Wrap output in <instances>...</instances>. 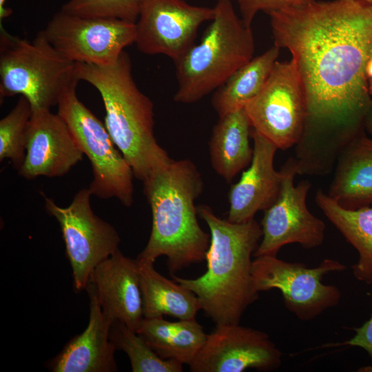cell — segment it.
I'll list each match as a JSON object with an SVG mask.
<instances>
[{"instance_id":"6da1fadb","label":"cell","mask_w":372,"mask_h":372,"mask_svg":"<svg viewBox=\"0 0 372 372\" xmlns=\"http://www.w3.org/2000/svg\"><path fill=\"white\" fill-rule=\"evenodd\" d=\"M274 45L292 55L304 86L305 134L364 133L371 102L365 68L372 55V4L314 1L267 13Z\"/></svg>"},{"instance_id":"7a4b0ae2","label":"cell","mask_w":372,"mask_h":372,"mask_svg":"<svg viewBox=\"0 0 372 372\" xmlns=\"http://www.w3.org/2000/svg\"><path fill=\"white\" fill-rule=\"evenodd\" d=\"M197 212L210 231L207 270L194 279L172 277L195 293L200 309L216 324H238L259 296L253 286L251 256L262 238L261 225L254 218L240 223L222 219L206 205H198Z\"/></svg>"},{"instance_id":"3957f363","label":"cell","mask_w":372,"mask_h":372,"mask_svg":"<svg viewBox=\"0 0 372 372\" xmlns=\"http://www.w3.org/2000/svg\"><path fill=\"white\" fill-rule=\"evenodd\" d=\"M143 183L152 224L148 242L136 259L154 263L165 256L172 276L205 260L211 236L197 219L194 202L204 183L194 163L189 159H172Z\"/></svg>"},{"instance_id":"277c9868","label":"cell","mask_w":372,"mask_h":372,"mask_svg":"<svg viewBox=\"0 0 372 372\" xmlns=\"http://www.w3.org/2000/svg\"><path fill=\"white\" fill-rule=\"evenodd\" d=\"M75 74L99 92L105 125L136 178L145 181L172 160L155 138L153 103L136 85L125 51L109 65L75 63Z\"/></svg>"},{"instance_id":"5b68a950","label":"cell","mask_w":372,"mask_h":372,"mask_svg":"<svg viewBox=\"0 0 372 372\" xmlns=\"http://www.w3.org/2000/svg\"><path fill=\"white\" fill-rule=\"evenodd\" d=\"M214 17L198 44L175 61L174 101L192 103L217 90L253 59L254 40L231 0H216Z\"/></svg>"},{"instance_id":"8992f818","label":"cell","mask_w":372,"mask_h":372,"mask_svg":"<svg viewBox=\"0 0 372 372\" xmlns=\"http://www.w3.org/2000/svg\"><path fill=\"white\" fill-rule=\"evenodd\" d=\"M79 81L75 63L63 57L43 30L31 41L1 28L0 98L23 96L32 110H50L70 85Z\"/></svg>"},{"instance_id":"52a82bcc","label":"cell","mask_w":372,"mask_h":372,"mask_svg":"<svg viewBox=\"0 0 372 372\" xmlns=\"http://www.w3.org/2000/svg\"><path fill=\"white\" fill-rule=\"evenodd\" d=\"M75 83L59 97L57 114L89 159L93 180L88 189L102 199L117 198L124 206L133 203L132 167L114 144L103 124L78 98Z\"/></svg>"},{"instance_id":"ba28073f","label":"cell","mask_w":372,"mask_h":372,"mask_svg":"<svg viewBox=\"0 0 372 372\" xmlns=\"http://www.w3.org/2000/svg\"><path fill=\"white\" fill-rule=\"evenodd\" d=\"M255 258L251 275L256 291L279 289L285 307L299 320H313L339 304L342 297L340 289L335 285L323 284L322 280L330 272L344 271V264L326 258L316 267L309 268L304 263L286 262L277 256Z\"/></svg>"},{"instance_id":"9c48e42d","label":"cell","mask_w":372,"mask_h":372,"mask_svg":"<svg viewBox=\"0 0 372 372\" xmlns=\"http://www.w3.org/2000/svg\"><path fill=\"white\" fill-rule=\"evenodd\" d=\"M251 127L278 149L297 144L307 118L304 86L293 59L276 61L260 92L244 107Z\"/></svg>"},{"instance_id":"30bf717a","label":"cell","mask_w":372,"mask_h":372,"mask_svg":"<svg viewBox=\"0 0 372 372\" xmlns=\"http://www.w3.org/2000/svg\"><path fill=\"white\" fill-rule=\"evenodd\" d=\"M91 195L88 188L82 189L65 207L43 196L48 214L61 227L76 292L85 290L94 268L118 249L121 242L115 228L92 211Z\"/></svg>"},{"instance_id":"8fae6325","label":"cell","mask_w":372,"mask_h":372,"mask_svg":"<svg viewBox=\"0 0 372 372\" xmlns=\"http://www.w3.org/2000/svg\"><path fill=\"white\" fill-rule=\"evenodd\" d=\"M43 32L52 45L74 63L105 66L115 63L134 43V23L84 17L60 10Z\"/></svg>"},{"instance_id":"7c38bea8","label":"cell","mask_w":372,"mask_h":372,"mask_svg":"<svg viewBox=\"0 0 372 372\" xmlns=\"http://www.w3.org/2000/svg\"><path fill=\"white\" fill-rule=\"evenodd\" d=\"M281 169L280 193L264 211L260 223L262 236L254 257L277 256L283 246L292 243L313 249L324 239L325 224L309 211L306 204L311 183L303 180L294 185V177L298 174L295 158H289Z\"/></svg>"},{"instance_id":"4fadbf2b","label":"cell","mask_w":372,"mask_h":372,"mask_svg":"<svg viewBox=\"0 0 372 372\" xmlns=\"http://www.w3.org/2000/svg\"><path fill=\"white\" fill-rule=\"evenodd\" d=\"M214 17V7L184 0H143L134 43L143 54H163L175 62L195 44L200 26Z\"/></svg>"},{"instance_id":"5bb4252c","label":"cell","mask_w":372,"mask_h":372,"mask_svg":"<svg viewBox=\"0 0 372 372\" xmlns=\"http://www.w3.org/2000/svg\"><path fill=\"white\" fill-rule=\"evenodd\" d=\"M282 355L265 332L239 323L220 324L189 366L193 372L271 371L280 366Z\"/></svg>"},{"instance_id":"9a60e30c","label":"cell","mask_w":372,"mask_h":372,"mask_svg":"<svg viewBox=\"0 0 372 372\" xmlns=\"http://www.w3.org/2000/svg\"><path fill=\"white\" fill-rule=\"evenodd\" d=\"M25 149L19 174L28 180L41 176H64L83 156L65 123L50 110L33 111L27 130Z\"/></svg>"},{"instance_id":"2e32d148","label":"cell","mask_w":372,"mask_h":372,"mask_svg":"<svg viewBox=\"0 0 372 372\" xmlns=\"http://www.w3.org/2000/svg\"><path fill=\"white\" fill-rule=\"evenodd\" d=\"M87 284L106 316L136 331L144 318L137 259L125 256L118 249L94 268Z\"/></svg>"},{"instance_id":"e0dca14e","label":"cell","mask_w":372,"mask_h":372,"mask_svg":"<svg viewBox=\"0 0 372 372\" xmlns=\"http://www.w3.org/2000/svg\"><path fill=\"white\" fill-rule=\"evenodd\" d=\"M253 156L249 167L240 180L230 187L227 220L245 223L254 218L259 211H265L276 200L281 188L283 173L276 171L273 161L277 147L255 130Z\"/></svg>"},{"instance_id":"ac0fdd59","label":"cell","mask_w":372,"mask_h":372,"mask_svg":"<svg viewBox=\"0 0 372 372\" xmlns=\"http://www.w3.org/2000/svg\"><path fill=\"white\" fill-rule=\"evenodd\" d=\"M85 290L90 300L86 329L72 338L47 364L52 372H115L118 371L116 348L110 339L112 320L105 314L90 284Z\"/></svg>"},{"instance_id":"d6986e66","label":"cell","mask_w":372,"mask_h":372,"mask_svg":"<svg viewBox=\"0 0 372 372\" xmlns=\"http://www.w3.org/2000/svg\"><path fill=\"white\" fill-rule=\"evenodd\" d=\"M327 194L347 209L372 204V138L362 133L342 149Z\"/></svg>"},{"instance_id":"ffe728a7","label":"cell","mask_w":372,"mask_h":372,"mask_svg":"<svg viewBox=\"0 0 372 372\" xmlns=\"http://www.w3.org/2000/svg\"><path fill=\"white\" fill-rule=\"evenodd\" d=\"M251 127L244 109L220 116L213 127L209 141L211 166L227 183L251 161Z\"/></svg>"},{"instance_id":"44dd1931","label":"cell","mask_w":372,"mask_h":372,"mask_svg":"<svg viewBox=\"0 0 372 372\" xmlns=\"http://www.w3.org/2000/svg\"><path fill=\"white\" fill-rule=\"evenodd\" d=\"M316 203L328 220L358 253V260L351 266L354 277L372 285V207L347 209L318 189Z\"/></svg>"},{"instance_id":"7402d4cb","label":"cell","mask_w":372,"mask_h":372,"mask_svg":"<svg viewBox=\"0 0 372 372\" xmlns=\"http://www.w3.org/2000/svg\"><path fill=\"white\" fill-rule=\"evenodd\" d=\"M136 332L161 358L183 365L192 363L207 338L196 318L175 322L143 318Z\"/></svg>"},{"instance_id":"603a6c76","label":"cell","mask_w":372,"mask_h":372,"mask_svg":"<svg viewBox=\"0 0 372 372\" xmlns=\"http://www.w3.org/2000/svg\"><path fill=\"white\" fill-rule=\"evenodd\" d=\"M138 262L144 318H196L200 306L194 293L160 274L153 262Z\"/></svg>"},{"instance_id":"cb8c5ba5","label":"cell","mask_w":372,"mask_h":372,"mask_svg":"<svg viewBox=\"0 0 372 372\" xmlns=\"http://www.w3.org/2000/svg\"><path fill=\"white\" fill-rule=\"evenodd\" d=\"M280 48L273 45L238 69L216 90L211 104L219 117L244 109L262 90L277 61Z\"/></svg>"},{"instance_id":"d4e9b609","label":"cell","mask_w":372,"mask_h":372,"mask_svg":"<svg viewBox=\"0 0 372 372\" xmlns=\"http://www.w3.org/2000/svg\"><path fill=\"white\" fill-rule=\"evenodd\" d=\"M110 339L116 349L127 355L133 372L183 371L182 364L161 358L141 336L120 321H112Z\"/></svg>"},{"instance_id":"484cf974","label":"cell","mask_w":372,"mask_h":372,"mask_svg":"<svg viewBox=\"0 0 372 372\" xmlns=\"http://www.w3.org/2000/svg\"><path fill=\"white\" fill-rule=\"evenodd\" d=\"M32 112L28 100L19 96L15 106L0 121V161L9 159L17 170L25 160L26 134Z\"/></svg>"},{"instance_id":"4316f807","label":"cell","mask_w":372,"mask_h":372,"mask_svg":"<svg viewBox=\"0 0 372 372\" xmlns=\"http://www.w3.org/2000/svg\"><path fill=\"white\" fill-rule=\"evenodd\" d=\"M143 0H69L63 12L84 17L118 19L136 23Z\"/></svg>"},{"instance_id":"83f0119b","label":"cell","mask_w":372,"mask_h":372,"mask_svg":"<svg viewBox=\"0 0 372 372\" xmlns=\"http://www.w3.org/2000/svg\"><path fill=\"white\" fill-rule=\"evenodd\" d=\"M241 14V19L247 28L251 24L259 11L268 13L281 11L310 3L316 0H236Z\"/></svg>"},{"instance_id":"f1b7e54d","label":"cell","mask_w":372,"mask_h":372,"mask_svg":"<svg viewBox=\"0 0 372 372\" xmlns=\"http://www.w3.org/2000/svg\"><path fill=\"white\" fill-rule=\"evenodd\" d=\"M355 334L350 340L342 343L327 344L330 346H351L358 347L364 349L372 361V315L361 327L355 329ZM362 372H372V364L364 366L358 370Z\"/></svg>"},{"instance_id":"f546056e","label":"cell","mask_w":372,"mask_h":372,"mask_svg":"<svg viewBox=\"0 0 372 372\" xmlns=\"http://www.w3.org/2000/svg\"><path fill=\"white\" fill-rule=\"evenodd\" d=\"M364 127L372 136V101L370 103L364 118Z\"/></svg>"},{"instance_id":"4dcf8cb0","label":"cell","mask_w":372,"mask_h":372,"mask_svg":"<svg viewBox=\"0 0 372 372\" xmlns=\"http://www.w3.org/2000/svg\"><path fill=\"white\" fill-rule=\"evenodd\" d=\"M6 0H0V22L3 21L12 14V10L6 8Z\"/></svg>"},{"instance_id":"1f68e13d","label":"cell","mask_w":372,"mask_h":372,"mask_svg":"<svg viewBox=\"0 0 372 372\" xmlns=\"http://www.w3.org/2000/svg\"><path fill=\"white\" fill-rule=\"evenodd\" d=\"M366 75L368 79H372V55L366 63L365 68Z\"/></svg>"},{"instance_id":"d6a6232c","label":"cell","mask_w":372,"mask_h":372,"mask_svg":"<svg viewBox=\"0 0 372 372\" xmlns=\"http://www.w3.org/2000/svg\"><path fill=\"white\" fill-rule=\"evenodd\" d=\"M369 90L370 94H372V79H370L369 82Z\"/></svg>"},{"instance_id":"836d02e7","label":"cell","mask_w":372,"mask_h":372,"mask_svg":"<svg viewBox=\"0 0 372 372\" xmlns=\"http://www.w3.org/2000/svg\"><path fill=\"white\" fill-rule=\"evenodd\" d=\"M363 1H365V2H367V3H371L372 4V0H362Z\"/></svg>"}]
</instances>
